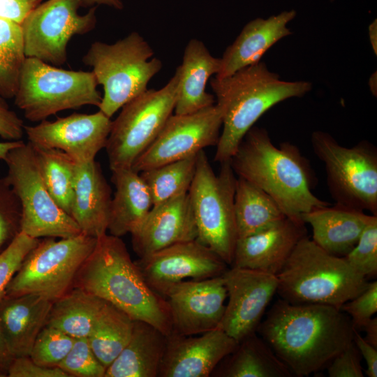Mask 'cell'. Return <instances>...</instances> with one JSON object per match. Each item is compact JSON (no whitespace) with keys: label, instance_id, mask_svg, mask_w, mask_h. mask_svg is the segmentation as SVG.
<instances>
[{"label":"cell","instance_id":"1","mask_svg":"<svg viewBox=\"0 0 377 377\" xmlns=\"http://www.w3.org/2000/svg\"><path fill=\"white\" fill-rule=\"evenodd\" d=\"M350 317L333 306L276 300L256 332L293 376H308L327 368L353 342Z\"/></svg>","mask_w":377,"mask_h":377},{"label":"cell","instance_id":"2","mask_svg":"<svg viewBox=\"0 0 377 377\" xmlns=\"http://www.w3.org/2000/svg\"><path fill=\"white\" fill-rule=\"evenodd\" d=\"M230 163L237 177L267 193L286 217L302 220L303 214L329 205L314 195L316 177L298 147L289 142L276 147L264 128L248 131Z\"/></svg>","mask_w":377,"mask_h":377},{"label":"cell","instance_id":"3","mask_svg":"<svg viewBox=\"0 0 377 377\" xmlns=\"http://www.w3.org/2000/svg\"><path fill=\"white\" fill-rule=\"evenodd\" d=\"M74 287L112 304L133 320L154 325L166 336L172 332L166 300L148 286L119 237L106 233L97 238L76 274Z\"/></svg>","mask_w":377,"mask_h":377},{"label":"cell","instance_id":"4","mask_svg":"<svg viewBox=\"0 0 377 377\" xmlns=\"http://www.w3.org/2000/svg\"><path fill=\"white\" fill-rule=\"evenodd\" d=\"M222 114V132L214 161H229L243 138L272 107L292 98L304 96L312 89L308 81H285L271 72L265 62L243 68L231 75L210 80Z\"/></svg>","mask_w":377,"mask_h":377},{"label":"cell","instance_id":"5","mask_svg":"<svg viewBox=\"0 0 377 377\" xmlns=\"http://www.w3.org/2000/svg\"><path fill=\"white\" fill-rule=\"evenodd\" d=\"M276 277L281 299L291 304L337 309L360 294L369 283L344 257L326 252L308 235L300 240Z\"/></svg>","mask_w":377,"mask_h":377},{"label":"cell","instance_id":"6","mask_svg":"<svg viewBox=\"0 0 377 377\" xmlns=\"http://www.w3.org/2000/svg\"><path fill=\"white\" fill-rule=\"evenodd\" d=\"M149 43L133 31L113 44L96 41L82 58L92 68L103 96L98 107L111 118L132 99L145 92L149 80L162 68V62L153 58Z\"/></svg>","mask_w":377,"mask_h":377},{"label":"cell","instance_id":"7","mask_svg":"<svg viewBox=\"0 0 377 377\" xmlns=\"http://www.w3.org/2000/svg\"><path fill=\"white\" fill-rule=\"evenodd\" d=\"M220 163V171L216 175L205 151H200L188 193L198 232L196 239L231 265L238 239L234 207L237 177L230 160Z\"/></svg>","mask_w":377,"mask_h":377},{"label":"cell","instance_id":"8","mask_svg":"<svg viewBox=\"0 0 377 377\" xmlns=\"http://www.w3.org/2000/svg\"><path fill=\"white\" fill-rule=\"evenodd\" d=\"M97 85L92 71L62 69L27 57L13 98L27 119L41 121L63 110L98 107L102 96Z\"/></svg>","mask_w":377,"mask_h":377},{"label":"cell","instance_id":"9","mask_svg":"<svg viewBox=\"0 0 377 377\" xmlns=\"http://www.w3.org/2000/svg\"><path fill=\"white\" fill-rule=\"evenodd\" d=\"M312 150L323 163L327 185L335 203L377 216V149L362 140L340 145L330 133L315 131Z\"/></svg>","mask_w":377,"mask_h":377},{"label":"cell","instance_id":"10","mask_svg":"<svg viewBox=\"0 0 377 377\" xmlns=\"http://www.w3.org/2000/svg\"><path fill=\"white\" fill-rule=\"evenodd\" d=\"M97 238L83 233L40 239L8 283L5 296L40 295L54 302L74 287L76 274Z\"/></svg>","mask_w":377,"mask_h":377},{"label":"cell","instance_id":"11","mask_svg":"<svg viewBox=\"0 0 377 377\" xmlns=\"http://www.w3.org/2000/svg\"><path fill=\"white\" fill-rule=\"evenodd\" d=\"M179 76L177 67L163 88L147 89L121 108L105 147L111 171L131 168L158 135L175 110Z\"/></svg>","mask_w":377,"mask_h":377},{"label":"cell","instance_id":"12","mask_svg":"<svg viewBox=\"0 0 377 377\" xmlns=\"http://www.w3.org/2000/svg\"><path fill=\"white\" fill-rule=\"evenodd\" d=\"M4 161L8 167L6 177L22 206V232L38 239L68 238L82 233L47 191L29 142L12 149Z\"/></svg>","mask_w":377,"mask_h":377},{"label":"cell","instance_id":"13","mask_svg":"<svg viewBox=\"0 0 377 377\" xmlns=\"http://www.w3.org/2000/svg\"><path fill=\"white\" fill-rule=\"evenodd\" d=\"M82 0H48L40 3L20 24L27 57L61 65L67 45L75 35L91 31L96 22L95 9L80 15Z\"/></svg>","mask_w":377,"mask_h":377},{"label":"cell","instance_id":"14","mask_svg":"<svg viewBox=\"0 0 377 377\" xmlns=\"http://www.w3.org/2000/svg\"><path fill=\"white\" fill-rule=\"evenodd\" d=\"M222 123L221 111L216 104L191 114H172L131 168L139 173L216 145Z\"/></svg>","mask_w":377,"mask_h":377},{"label":"cell","instance_id":"15","mask_svg":"<svg viewBox=\"0 0 377 377\" xmlns=\"http://www.w3.org/2000/svg\"><path fill=\"white\" fill-rule=\"evenodd\" d=\"M135 262L148 286L164 298L181 281L219 276L228 268L197 239L173 244Z\"/></svg>","mask_w":377,"mask_h":377},{"label":"cell","instance_id":"16","mask_svg":"<svg viewBox=\"0 0 377 377\" xmlns=\"http://www.w3.org/2000/svg\"><path fill=\"white\" fill-rule=\"evenodd\" d=\"M228 302L217 329L237 342L256 332L262 318L277 290L276 275L230 266L222 274Z\"/></svg>","mask_w":377,"mask_h":377},{"label":"cell","instance_id":"17","mask_svg":"<svg viewBox=\"0 0 377 377\" xmlns=\"http://www.w3.org/2000/svg\"><path fill=\"white\" fill-rule=\"evenodd\" d=\"M112 124L110 118L100 110L75 112L53 121L45 119L35 126H24V133L33 147L59 149L82 163L94 160L105 147Z\"/></svg>","mask_w":377,"mask_h":377},{"label":"cell","instance_id":"18","mask_svg":"<svg viewBox=\"0 0 377 377\" xmlns=\"http://www.w3.org/2000/svg\"><path fill=\"white\" fill-rule=\"evenodd\" d=\"M226 298L222 275L177 283L165 297L170 312L172 333L190 336L217 329L225 312Z\"/></svg>","mask_w":377,"mask_h":377},{"label":"cell","instance_id":"19","mask_svg":"<svg viewBox=\"0 0 377 377\" xmlns=\"http://www.w3.org/2000/svg\"><path fill=\"white\" fill-rule=\"evenodd\" d=\"M167 337L158 377H208L238 344L220 329L190 336L172 333Z\"/></svg>","mask_w":377,"mask_h":377},{"label":"cell","instance_id":"20","mask_svg":"<svg viewBox=\"0 0 377 377\" xmlns=\"http://www.w3.org/2000/svg\"><path fill=\"white\" fill-rule=\"evenodd\" d=\"M130 234L139 258L177 243L196 239L198 232L188 193L153 206Z\"/></svg>","mask_w":377,"mask_h":377},{"label":"cell","instance_id":"21","mask_svg":"<svg viewBox=\"0 0 377 377\" xmlns=\"http://www.w3.org/2000/svg\"><path fill=\"white\" fill-rule=\"evenodd\" d=\"M306 235L303 221L286 217L264 230L237 239L230 266L276 276L297 243Z\"/></svg>","mask_w":377,"mask_h":377},{"label":"cell","instance_id":"22","mask_svg":"<svg viewBox=\"0 0 377 377\" xmlns=\"http://www.w3.org/2000/svg\"><path fill=\"white\" fill-rule=\"evenodd\" d=\"M111 188L95 159L76 163L71 216L81 232L98 238L107 233Z\"/></svg>","mask_w":377,"mask_h":377},{"label":"cell","instance_id":"23","mask_svg":"<svg viewBox=\"0 0 377 377\" xmlns=\"http://www.w3.org/2000/svg\"><path fill=\"white\" fill-rule=\"evenodd\" d=\"M296 15L294 10L283 11L267 19L256 18L248 22L221 58L216 77L231 75L236 71L260 61L264 54L276 43L292 34L287 27Z\"/></svg>","mask_w":377,"mask_h":377},{"label":"cell","instance_id":"24","mask_svg":"<svg viewBox=\"0 0 377 377\" xmlns=\"http://www.w3.org/2000/svg\"><path fill=\"white\" fill-rule=\"evenodd\" d=\"M374 215L335 203L315 208L302 215L312 229V240L326 252L347 255L357 244Z\"/></svg>","mask_w":377,"mask_h":377},{"label":"cell","instance_id":"25","mask_svg":"<svg viewBox=\"0 0 377 377\" xmlns=\"http://www.w3.org/2000/svg\"><path fill=\"white\" fill-rule=\"evenodd\" d=\"M52 304L34 294L0 300V330L15 357L29 356L36 337L47 323Z\"/></svg>","mask_w":377,"mask_h":377},{"label":"cell","instance_id":"26","mask_svg":"<svg viewBox=\"0 0 377 377\" xmlns=\"http://www.w3.org/2000/svg\"><path fill=\"white\" fill-rule=\"evenodd\" d=\"M178 68L180 76L175 114H191L214 105V96L205 89L209 78L219 72L221 58L213 57L202 41L191 39Z\"/></svg>","mask_w":377,"mask_h":377},{"label":"cell","instance_id":"27","mask_svg":"<svg viewBox=\"0 0 377 377\" xmlns=\"http://www.w3.org/2000/svg\"><path fill=\"white\" fill-rule=\"evenodd\" d=\"M168 337L154 325L133 320L131 337L104 377H158Z\"/></svg>","mask_w":377,"mask_h":377},{"label":"cell","instance_id":"28","mask_svg":"<svg viewBox=\"0 0 377 377\" xmlns=\"http://www.w3.org/2000/svg\"><path fill=\"white\" fill-rule=\"evenodd\" d=\"M115 193L112 198L108 230L121 237L133 232L153 207L149 190L132 168L112 170Z\"/></svg>","mask_w":377,"mask_h":377},{"label":"cell","instance_id":"29","mask_svg":"<svg viewBox=\"0 0 377 377\" xmlns=\"http://www.w3.org/2000/svg\"><path fill=\"white\" fill-rule=\"evenodd\" d=\"M218 377H292L287 366L257 332L240 341L236 348L216 366Z\"/></svg>","mask_w":377,"mask_h":377},{"label":"cell","instance_id":"30","mask_svg":"<svg viewBox=\"0 0 377 377\" xmlns=\"http://www.w3.org/2000/svg\"><path fill=\"white\" fill-rule=\"evenodd\" d=\"M106 301L77 287L52 302L46 325L73 338L88 337Z\"/></svg>","mask_w":377,"mask_h":377},{"label":"cell","instance_id":"31","mask_svg":"<svg viewBox=\"0 0 377 377\" xmlns=\"http://www.w3.org/2000/svg\"><path fill=\"white\" fill-rule=\"evenodd\" d=\"M234 207L238 239L264 230L286 217L267 193L239 177Z\"/></svg>","mask_w":377,"mask_h":377},{"label":"cell","instance_id":"32","mask_svg":"<svg viewBox=\"0 0 377 377\" xmlns=\"http://www.w3.org/2000/svg\"><path fill=\"white\" fill-rule=\"evenodd\" d=\"M133 320L107 302L88 337L91 348L107 369L128 342Z\"/></svg>","mask_w":377,"mask_h":377},{"label":"cell","instance_id":"33","mask_svg":"<svg viewBox=\"0 0 377 377\" xmlns=\"http://www.w3.org/2000/svg\"><path fill=\"white\" fill-rule=\"evenodd\" d=\"M33 148L47 191L57 204L71 216L76 162L59 149Z\"/></svg>","mask_w":377,"mask_h":377},{"label":"cell","instance_id":"34","mask_svg":"<svg viewBox=\"0 0 377 377\" xmlns=\"http://www.w3.org/2000/svg\"><path fill=\"white\" fill-rule=\"evenodd\" d=\"M198 154L139 172L153 206L188 193L195 176Z\"/></svg>","mask_w":377,"mask_h":377},{"label":"cell","instance_id":"35","mask_svg":"<svg viewBox=\"0 0 377 377\" xmlns=\"http://www.w3.org/2000/svg\"><path fill=\"white\" fill-rule=\"evenodd\" d=\"M21 26L0 19V96L13 98L26 60Z\"/></svg>","mask_w":377,"mask_h":377},{"label":"cell","instance_id":"36","mask_svg":"<svg viewBox=\"0 0 377 377\" xmlns=\"http://www.w3.org/2000/svg\"><path fill=\"white\" fill-rule=\"evenodd\" d=\"M74 339L61 330L45 325L36 337L29 357L40 366L57 367L70 351Z\"/></svg>","mask_w":377,"mask_h":377},{"label":"cell","instance_id":"37","mask_svg":"<svg viewBox=\"0 0 377 377\" xmlns=\"http://www.w3.org/2000/svg\"><path fill=\"white\" fill-rule=\"evenodd\" d=\"M22 206L6 177L0 178V254L22 232Z\"/></svg>","mask_w":377,"mask_h":377},{"label":"cell","instance_id":"38","mask_svg":"<svg viewBox=\"0 0 377 377\" xmlns=\"http://www.w3.org/2000/svg\"><path fill=\"white\" fill-rule=\"evenodd\" d=\"M344 258L356 272L366 279L376 276L377 216L367 225L355 246Z\"/></svg>","mask_w":377,"mask_h":377},{"label":"cell","instance_id":"39","mask_svg":"<svg viewBox=\"0 0 377 377\" xmlns=\"http://www.w3.org/2000/svg\"><path fill=\"white\" fill-rule=\"evenodd\" d=\"M57 367L71 377H104L106 370L93 352L88 337L75 338L70 351Z\"/></svg>","mask_w":377,"mask_h":377},{"label":"cell","instance_id":"40","mask_svg":"<svg viewBox=\"0 0 377 377\" xmlns=\"http://www.w3.org/2000/svg\"><path fill=\"white\" fill-rule=\"evenodd\" d=\"M40 239L21 232L11 244L0 254V300L6 288L22 265L24 258L38 243Z\"/></svg>","mask_w":377,"mask_h":377},{"label":"cell","instance_id":"41","mask_svg":"<svg viewBox=\"0 0 377 377\" xmlns=\"http://www.w3.org/2000/svg\"><path fill=\"white\" fill-rule=\"evenodd\" d=\"M340 309L350 317L354 329L361 330L377 312V281L369 282L360 294L345 302Z\"/></svg>","mask_w":377,"mask_h":377},{"label":"cell","instance_id":"42","mask_svg":"<svg viewBox=\"0 0 377 377\" xmlns=\"http://www.w3.org/2000/svg\"><path fill=\"white\" fill-rule=\"evenodd\" d=\"M361 360L353 342L332 360L327 367V374L330 377H364Z\"/></svg>","mask_w":377,"mask_h":377},{"label":"cell","instance_id":"43","mask_svg":"<svg viewBox=\"0 0 377 377\" xmlns=\"http://www.w3.org/2000/svg\"><path fill=\"white\" fill-rule=\"evenodd\" d=\"M8 377H71L58 367H47L35 363L29 356L15 357Z\"/></svg>","mask_w":377,"mask_h":377},{"label":"cell","instance_id":"44","mask_svg":"<svg viewBox=\"0 0 377 377\" xmlns=\"http://www.w3.org/2000/svg\"><path fill=\"white\" fill-rule=\"evenodd\" d=\"M24 133L22 119L10 108L6 99L0 96V137L8 141L21 140Z\"/></svg>","mask_w":377,"mask_h":377},{"label":"cell","instance_id":"45","mask_svg":"<svg viewBox=\"0 0 377 377\" xmlns=\"http://www.w3.org/2000/svg\"><path fill=\"white\" fill-rule=\"evenodd\" d=\"M42 0H0V19L20 25Z\"/></svg>","mask_w":377,"mask_h":377},{"label":"cell","instance_id":"46","mask_svg":"<svg viewBox=\"0 0 377 377\" xmlns=\"http://www.w3.org/2000/svg\"><path fill=\"white\" fill-rule=\"evenodd\" d=\"M353 343L357 348L361 356L364 357L367 369L366 374L369 377L377 376V348L364 340L359 331L355 330L353 335Z\"/></svg>","mask_w":377,"mask_h":377},{"label":"cell","instance_id":"47","mask_svg":"<svg viewBox=\"0 0 377 377\" xmlns=\"http://www.w3.org/2000/svg\"><path fill=\"white\" fill-rule=\"evenodd\" d=\"M14 358L0 330V377H8V370Z\"/></svg>","mask_w":377,"mask_h":377},{"label":"cell","instance_id":"48","mask_svg":"<svg viewBox=\"0 0 377 377\" xmlns=\"http://www.w3.org/2000/svg\"><path fill=\"white\" fill-rule=\"evenodd\" d=\"M361 330L365 332L363 337L366 341L377 348V318L372 317L362 327Z\"/></svg>","mask_w":377,"mask_h":377},{"label":"cell","instance_id":"49","mask_svg":"<svg viewBox=\"0 0 377 377\" xmlns=\"http://www.w3.org/2000/svg\"><path fill=\"white\" fill-rule=\"evenodd\" d=\"M24 142L21 140L0 142V159L5 161L8 152L13 148L20 145Z\"/></svg>","mask_w":377,"mask_h":377},{"label":"cell","instance_id":"50","mask_svg":"<svg viewBox=\"0 0 377 377\" xmlns=\"http://www.w3.org/2000/svg\"><path fill=\"white\" fill-rule=\"evenodd\" d=\"M88 5H106L116 9H121L123 4L121 0H82Z\"/></svg>","mask_w":377,"mask_h":377},{"label":"cell","instance_id":"51","mask_svg":"<svg viewBox=\"0 0 377 377\" xmlns=\"http://www.w3.org/2000/svg\"><path fill=\"white\" fill-rule=\"evenodd\" d=\"M369 37L374 54H377V20L375 19L368 27Z\"/></svg>","mask_w":377,"mask_h":377},{"label":"cell","instance_id":"52","mask_svg":"<svg viewBox=\"0 0 377 377\" xmlns=\"http://www.w3.org/2000/svg\"><path fill=\"white\" fill-rule=\"evenodd\" d=\"M376 72H375L370 77L369 80V86L370 88V90L371 91L373 95H375L376 96V92H377V88H376Z\"/></svg>","mask_w":377,"mask_h":377}]
</instances>
